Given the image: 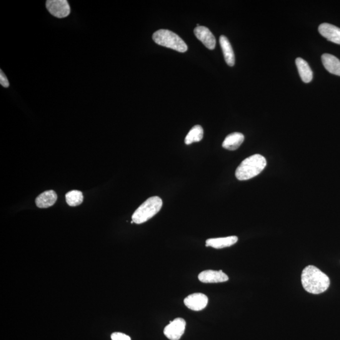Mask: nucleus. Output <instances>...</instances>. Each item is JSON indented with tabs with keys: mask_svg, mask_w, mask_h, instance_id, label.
I'll return each mask as SVG.
<instances>
[{
	"mask_svg": "<svg viewBox=\"0 0 340 340\" xmlns=\"http://www.w3.org/2000/svg\"><path fill=\"white\" fill-rule=\"evenodd\" d=\"M301 282L305 291L313 294L323 293L330 285L329 277L313 266H307L303 270Z\"/></svg>",
	"mask_w": 340,
	"mask_h": 340,
	"instance_id": "nucleus-1",
	"label": "nucleus"
},
{
	"mask_svg": "<svg viewBox=\"0 0 340 340\" xmlns=\"http://www.w3.org/2000/svg\"><path fill=\"white\" fill-rule=\"evenodd\" d=\"M267 166V160L261 154H256L247 157L236 170L235 176L240 181H247L259 176Z\"/></svg>",
	"mask_w": 340,
	"mask_h": 340,
	"instance_id": "nucleus-2",
	"label": "nucleus"
},
{
	"mask_svg": "<svg viewBox=\"0 0 340 340\" xmlns=\"http://www.w3.org/2000/svg\"><path fill=\"white\" fill-rule=\"evenodd\" d=\"M162 206V201L160 197H150L134 212L132 216V221L137 224L144 223L158 213Z\"/></svg>",
	"mask_w": 340,
	"mask_h": 340,
	"instance_id": "nucleus-3",
	"label": "nucleus"
},
{
	"mask_svg": "<svg viewBox=\"0 0 340 340\" xmlns=\"http://www.w3.org/2000/svg\"><path fill=\"white\" fill-rule=\"evenodd\" d=\"M155 43L167 48L176 50L180 52H185L188 49L186 42L178 35L169 30L161 29L152 35Z\"/></svg>",
	"mask_w": 340,
	"mask_h": 340,
	"instance_id": "nucleus-4",
	"label": "nucleus"
},
{
	"mask_svg": "<svg viewBox=\"0 0 340 340\" xmlns=\"http://www.w3.org/2000/svg\"><path fill=\"white\" fill-rule=\"evenodd\" d=\"M46 8L50 14L57 18H65L71 13L68 2L66 0H48Z\"/></svg>",
	"mask_w": 340,
	"mask_h": 340,
	"instance_id": "nucleus-5",
	"label": "nucleus"
},
{
	"mask_svg": "<svg viewBox=\"0 0 340 340\" xmlns=\"http://www.w3.org/2000/svg\"><path fill=\"white\" fill-rule=\"evenodd\" d=\"M186 321L185 319L178 317L174 321H170L164 329V334L170 340H179L186 330Z\"/></svg>",
	"mask_w": 340,
	"mask_h": 340,
	"instance_id": "nucleus-6",
	"label": "nucleus"
},
{
	"mask_svg": "<svg viewBox=\"0 0 340 340\" xmlns=\"http://www.w3.org/2000/svg\"><path fill=\"white\" fill-rule=\"evenodd\" d=\"M208 297L202 293L189 295L184 299V304L189 309L194 311H200L206 308L208 304Z\"/></svg>",
	"mask_w": 340,
	"mask_h": 340,
	"instance_id": "nucleus-7",
	"label": "nucleus"
},
{
	"mask_svg": "<svg viewBox=\"0 0 340 340\" xmlns=\"http://www.w3.org/2000/svg\"><path fill=\"white\" fill-rule=\"evenodd\" d=\"M198 279L202 283H221L228 281L229 277L222 271H216L207 270L199 275Z\"/></svg>",
	"mask_w": 340,
	"mask_h": 340,
	"instance_id": "nucleus-8",
	"label": "nucleus"
},
{
	"mask_svg": "<svg viewBox=\"0 0 340 340\" xmlns=\"http://www.w3.org/2000/svg\"><path fill=\"white\" fill-rule=\"evenodd\" d=\"M194 34L205 46L210 50H213L216 47V38L212 32L206 27H197L194 29Z\"/></svg>",
	"mask_w": 340,
	"mask_h": 340,
	"instance_id": "nucleus-9",
	"label": "nucleus"
},
{
	"mask_svg": "<svg viewBox=\"0 0 340 340\" xmlns=\"http://www.w3.org/2000/svg\"><path fill=\"white\" fill-rule=\"evenodd\" d=\"M320 34L332 43L340 45V29L333 25L323 23L319 26Z\"/></svg>",
	"mask_w": 340,
	"mask_h": 340,
	"instance_id": "nucleus-10",
	"label": "nucleus"
},
{
	"mask_svg": "<svg viewBox=\"0 0 340 340\" xmlns=\"http://www.w3.org/2000/svg\"><path fill=\"white\" fill-rule=\"evenodd\" d=\"M321 60L327 71L340 76V61L336 57L326 53L322 55Z\"/></svg>",
	"mask_w": 340,
	"mask_h": 340,
	"instance_id": "nucleus-11",
	"label": "nucleus"
},
{
	"mask_svg": "<svg viewBox=\"0 0 340 340\" xmlns=\"http://www.w3.org/2000/svg\"><path fill=\"white\" fill-rule=\"evenodd\" d=\"M237 240H238V238L236 236L208 239L206 241V246L214 247L216 249H222L231 246L232 245L236 244Z\"/></svg>",
	"mask_w": 340,
	"mask_h": 340,
	"instance_id": "nucleus-12",
	"label": "nucleus"
},
{
	"mask_svg": "<svg viewBox=\"0 0 340 340\" xmlns=\"http://www.w3.org/2000/svg\"><path fill=\"white\" fill-rule=\"evenodd\" d=\"M244 140V135L239 132L230 134L222 142V147L229 151H235L238 149Z\"/></svg>",
	"mask_w": 340,
	"mask_h": 340,
	"instance_id": "nucleus-13",
	"label": "nucleus"
},
{
	"mask_svg": "<svg viewBox=\"0 0 340 340\" xmlns=\"http://www.w3.org/2000/svg\"><path fill=\"white\" fill-rule=\"evenodd\" d=\"M57 199V194L54 191L44 192L37 197L36 200V206L41 209L48 208V207L53 206L56 203Z\"/></svg>",
	"mask_w": 340,
	"mask_h": 340,
	"instance_id": "nucleus-14",
	"label": "nucleus"
},
{
	"mask_svg": "<svg viewBox=\"0 0 340 340\" xmlns=\"http://www.w3.org/2000/svg\"><path fill=\"white\" fill-rule=\"evenodd\" d=\"M219 42L223 52L225 61L229 66H233L235 64V56L229 40L226 36H221L219 38Z\"/></svg>",
	"mask_w": 340,
	"mask_h": 340,
	"instance_id": "nucleus-15",
	"label": "nucleus"
},
{
	"mask_svg": "<svg viewBox=\"0 0 340 340\" xmlns=\"http://www.w3.org/2000/svg\"><path fill=\"white\" fill-rule=\"evenodd\" d=\"M296 64L302 81L306 83L311 82L313 77V74H312V70L308 63L301 57H297L296 59Z\"/></svg>",
	"mask_w": 340,
	"mask_h": 340,
	"instance_id": "nucleus-16",
	"label": "nucleus"
},
{
	"mask_svg": "<svg viewBox=\"0 0 340 340\" xmlns=\"http://www.w3.org/2000/svg\"><path fill=\"white\" fill-rule=\"evenodd\" d=\"M204 136V130L200 125H196L192 127V129L187 135L185 139V143L187 145L191 144L193 142L201 141Z\"/></svg>",
	"mask_w": 340,
	"mask_h": 340,
	"instance_id": "nucleus-17",
	"label": "nucleus"
},
{
	"mask_svg": "<svg viewBox=\"0 0 340 340\" xmlns=\"http://www.w3.org/2000/svg\"><path fill=\"white\" fill-rule=\"evenodd\" d=\"M66 201L69 206H79L83 201V195L78 191H72L66 195Z\"/></svg>",
	"mask_w": 340,
	"mask_h": 340,
	"instance_id": "nucleus-18",
	"label": "nucleus"
},
{
	"mask_svg": "<svg viewBox=\"0 0 340 340\" xmlns=\"http://www.w3.org/2000/svg\"><path fill=\"white\" fill-rule=\"evenodd\" d=\"M112 340H131V337L122 332H116L111 334Z\"/></svg>",
	"mask_w": 340,
	"mask_h": 340,
	"instance_id": "nucleus-19",
	"label": "nucleus"
},
{
	"mask_svg": "<svg viewBox=\"0 0 340 340\" xmlns=\"http://www.w3.org/2000/svg\"><path fill=\"white\" fill-rule=\"evenodd\" d=\"M0 71H1V73H0V84H1L2 87H5V88H8L10 85L9 80L4 73V72L2 71V70Z\"/></svg>",
	"mask_w": 340,
	"mask_h": 340,
	"instance_id": "nucleus-20",
	"label": "nucleus"
}]
</instances>
